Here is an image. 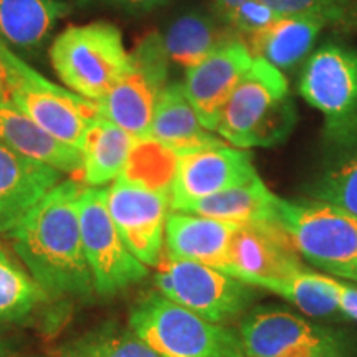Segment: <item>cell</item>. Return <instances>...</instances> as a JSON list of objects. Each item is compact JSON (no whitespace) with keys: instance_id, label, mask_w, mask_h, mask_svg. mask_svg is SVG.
Returning a JSON list of instances; mask_svg holds the SVG:
<instances>
[{"instance_id":"4","label":"cell","mask_w":357,"mask_h":357,"mask_svg":"<svg viewBox=\"0 0 357 357\" xmlns=\"http://www.w3.org/2000/svg\"><path fill=\"white\" fill-rule=\"evenodd\" d=\"M50 60L70 91L100 102L129 66V52L118 26L91 22L63 30L52 43Z\"/></svg>"},{"instance_id":"7","label":"cell","mask_w":357,"mask_h":357,"mask_svg":"<svg viewBox=\"0 0 357 357\" xmlns=\"http://www.w3.org/2000/svg\"><path fill=\"white\" fill-rule=\"evenodd\" d=\"M155 287L164 298L215 324L238 318L258 298L255 287L215 268L189 260H177L164 252Z\"/></svg>"},{"instance_id":"25","label":"cell","mask_w":357,"mask_h":357,"mask_svg":"<svg viewBox=\"0 0 357 357\" xmlns=\"http://www.w3.org/2000/svg\"><path fill=\"white\" fill-rule=\"evenodd\" d=\"M66 13L65 0H0V42L19 50L42 47Z\"/></svg>"},{"instance_id":"18","label":"cell","mask_w":357,"mask_h":357,"mask_svg":"<svg viewBox=\"0 0 357 357\" xmlns=\"http://www.w3.org/2000/svg\"><path fill=\"white\" fill-rule=\"evenodd\" d=\"M58 182L60 171L0 142V234H8Z\"/></svg>"},{"instance_id":"17","label":"cell","mask_w":357,"mask_h":357,"mask_svg":"<svg viewBox=\"0 0 357 357\" xmlns=\"http://www.w3.org/2000/svg\"><path fill=\"white\" fill-rule=\"evenodd\" d=\"M236 227L235 223L172 211L166 222L164 252L177 260L202 263L230 275V242Z\"/></svg>"},{"instance_id":"16","label":"cell","mask_w":357,"mask_h":357,"mask_svg":"<svg viewBox=\"0 0 357 357\" xmlns=\"http://www.w3.org/2000/svg\"><path fill=\"white\" fill-rule=\"evenodd\" d=\"M253 58L248 45L238 38L185 71V95L205 129L217 131L222 108L252 66Z\"/></svg>"},{"instance_id":"30","label":"cell","mask_w":357,"mask_h":357,"mask_svg":"<svg viewBox=\"0 0 357 357\" xmlns=\"http://www.w3.org/2000/svg\"><path fill=\"white\" fill-rule=\"evenodd\" d=\"M280 17L273 8H270L260 0H247L242 6H238L234 12L227 17L225 22L229 24L235 32L240 35H250L260 32Z\"/></svg>"},{"instance_id":"8","label":"cell","mask_w":357,"mask_h":357,"mask_svg":"<svg viewBox=\"0 0 357 357\" xmlns=\"http://www.w3.org/2000/svg\"><path fill=\"white\" fill-rule=\"evenodd\" d=\"M238 333L247 357H356L342 333L275 306L250 310Z\"/></svg>"},{"instance_id":"26","label":"cell","mask_w":357,"mask_h":357,"mask_svg":"<svg viewBox=\"0 0 357 357\" xmlns=\"http://www.w3.org/2000/svg\"><path fill=\"white\" fill-rule=\"evenodd\" d=\"M258 289H268V291L280 294L281 298L293 303L298 310L312 319L333 321V323L347 321L321 273H314L306 268L287 278L263 281L258 284Z\"/></svg>"},{"instance_id":"35","label":"cell","mask_w":357,"mask_h":357,"mask_svg":"<svg viewBox=\"0 0 357 357\" xmlns=\"http://www.w3.org/2000/svg\"><path fill=\"white\" fill-rule=\"evenodd\" d=\"M0 357H10V354H8L6 349H2V347H0Z\"/></svg>"},{"instance_id":"12","label":"cell","mask_w":357,"mask_h":357,"mask_svg":"<svg viewBox=\"0 0 357 357\" xmlns=\"http://www.w3.org/2000/svg\"><path fill=\"white\" fill-rule=\"evenodd\" d=\"M258 174L252 155L227 144L176 158L171 182V211L208 195L247 184Z\"/></svg>"},{"instance_id":"11","label":"cell","mask_w":357,"mask_h":357,"mask_svg":"<svg viewBox=\"0 0 357 357\" xmlns=\"http://www.w3.org/2000/svg\"><path fill=\"white\" fill-rule=\"evenodd\" d=\"M108 208L129 252L146 266H158L166 248L171 189L124 172L108 187Z\"/></svg>"},{"instance_id":"9","label":"cell","mask_w":357,"mask_h":357,"mask_svg":"<svg viewBox=\"0 0 357 357\" xmlns=\"http://www.w3.org/2000/svg\"><path fill=\"white\" fill-rule=\"evenodd\" d=\"M78 208L83 250L95 293L109 298L144 280L149 273L147 266L129 252L111 218L108 187H83Z\"/></svg>"},{"instance_id":"1","label":"cell","mask_w":357,"mask_h":357,"mask_svg":"<svg viewBox=\"0 0 357 357\" xmlns=\"http://www.w3.org/2000/svg\"><path fill=\"white\" fill-rule=\"evenodd\" d=\"M82 189L71 178L58 182L8 231L17 257L48 296L95 293L79 227Z\"/></svg>"},{"instance_id":"3","label":"cell","mask_w":357,"mask_h":357,"mask_svg":"<svg viewBox=\"0 0 357 357\" xmlns=\"http://www.w3.org/2000/svg\"><path fill=\"white\" fill-rule=\"evenodd\" d=\"M129 329L160 357H247L240 333L200 318L160 293L136 303Z\"/></svg>"},{"instance_id":"5","label":"cell","mask_w":357,"mask_h":357,"mask_svg":"<svg viewBox=\"0 0 357 357\" xmlns=\"http://www.w3.org/2000/svg\"><path fill=\"white\" fill-rule=\"evenodd\" d=\"M0 70L10 102L58 141L83 151L88 129L100 116L96 102L48 82L3 42H0Z\"/></svg>"},{"instance_id":"27","label":"cell","mask_w":357,"mask_h":357,"mask_svg":"<svg viewBox=\"0 0 357 357\" xmlns=\"http://www.w3.org/2000/svg\"><path fill=\"white\" fill-rule=\"evenodd\" d=\"M47 300L26 268L0 247V328L22 323Z\"/></svg>"},{"instance_id":"33","label":"cell","mask_w":357,"mask_h":357,"mask_svg":"<svg viewBox=\"0 0 357 357\" xmlns=\"http://www.w3.org/2000/svg\"><path fill=\"white\" fill-rule=\"evenodd\" d=\"M243 2H247V0H212L217 15L222 17L223 20H225L236 7L242 6Z\"/></svg>"},{"instance_id":"15","label":"cell","mask_w":357,"mask_h":357,"mask_svg":"<svg viewBox=\"0 0 357 357\" xmlns=\"http://www.w3.org/2000/svg\"><path fill=\"white\" fill-rule=\"evenodd\" d=\"M300 93L326 121L357 114V50L324 45L306 61Z\"/></svg>"},{"instance_id":"34","label":"cell","mask_w":357,"mask_h":357,"mask_svg":"<svg viewBox=\"0 0 357 357\" xmlns=\"http://www.w3.org/2000/svg\"><path fill=\"white\" fill-rule=\"evenodd\" d=\"M2 102H10V95H8V88L6 79H3L2 70H0V105Z\"/></svg>"},{"instance_id":"32","label":"cell","mask_w":357,"mask_h":357,"mask_svg":"<svg viewBox=\"0 0 357 357\" xmlns=\"http://www.w3.org/2000/svg\"><path fill=\"white\" fill-rule=\"evenodd\" d=\"M102 2L113 3L116 7L128 8V10H149V8L160 7L172 0H102Z\"/></svg>"},{"instance_id":"2","label":"cell","mask_w":357,"mask_h":357,"mask_svg":"<svg viewBox=\"0 0 357 357\" xmlns=\"http://www.w3.org/2000/svg\"><path fill=\"white\" fill-rule=\"evenodd\" d=\"M296 106L283 71L253 58L242 82L222 108L217 131L236 147H271L293 131Z\"/></svg>"},{"instance_id":"13","label":"cell","mask_w":357,"mask_h":357,"mask_svg":"<svg viewBox=\"0 0 357 357\" xmlns=\"http://www.w3.org/2000/svg\"><path fill=\"white\" fill-rule=\"evenodd\" d=\"M305 190L310 200L357 217V114L326 121L318 167Z\"/></svg>"},{"instance_id":"19","label":"cell","mask_w":357,"mask_h":357,"mask_svg":"<svg viewBox=\"0 0 357 357\" xmlns=\"http://www.w3.org/2000/svg\"><path fill=\"white\" fill-rule=\"evenodd\" d=\"M149 139L176 155L223 146L220 137L200 124L182 83H167L155 106Z\"/></svg>"},{"instance_id":"31","label":"cell","mask_w":357,"mask_h":357,"mask_svg":"<svg viewBox=\"0 0 357 357\" xmlns=\"http://www.w3.org/2000/svg\"><path fill=\"white\" fill-rule=\"evenodd\" d=\"M323 281L331 289V293L336 298L339 307L344 312L347 319L357 321V288L351 287V284L342 283L336 278H331V275H321Z\"/></svg>"},{"instance_id":"10","label":"cell","mask_w":357,"mask_h":357,"mask_svg":"<svg viewBox=\"0 0 357 357\" xmlns=\"http://www.w3.org/2000/svg\"><path fill=\"white\" fill-rule=\"evenodd\" d=\"M169 60L159 33L142 38L129 53V66L105 100L96 102L100 116L139 141L149 139L159 96L167 84Z\"/></svg>"},{"instance_id":"20","label":"cell","mask_w":357,"mask_h":357,"mask_svg":"<svg viewBox=\"0 0 357 357\" xmlns=\"http://www.w3.org/2000/svg\"><path fill=\"white\" fill-rule=\"evenodd\" d=\"M0 142L24 158H29L60 172H79L83 153L58 141L13 102L0 105Z\"/></svg>"},{"instance_id":"22","label":"cell","mask_w":357,"mask_h":357,"mask_svg":"<svg viewBox=\"0 0 357 357\" xmlns=\"http://www.w3.org/2000/svg\"><path fill=\"white\" fill-rule=\"evenodd\" d=\"M139 139L109 119L98 116L83 144L82 181L86 187H106L126 172Z\"/></svg>"},{"instance_id":"24","label":"cell","mask_w":357,"mask_h":357,"mask_svg":"<svg viewBox=\"0 0 357 357\" xmlns=\"http://www.w3.org/2000/svg\"><path fill=\"white\" fill-rule=\"evenodd\" d=\"M326 26L312 15H280L260 32L250 35V52L278 70L296 66L311 52L316 38Z\"/></svg>"},{"instance_id":"23","label":"cell","mask_w":357,"mask_h":357,"mask_svg":"<svg viewBox=\"0 0 357 357\" xmlns=\"http://www.w3.org/2000/svg\"><path fill=\"white\" fill-rule=\"evenodd\" d=\"M278 195H275L260 176L253 177L247 184L231 187L218 194L187 204L177 212L213 218V220L247 225L276 220Z\"/></svg>"},{"instance_id":"14","label":"cell","mask_w":357,"mask_h":357,"mask_svg":"<svg viewBox=\"0 0 357 357\" xmlns=\"http://www.w3.org/2000/svg\"><path fill=\"white\" fill-rule=\"evenodd\" d=\"M230 276L258 288L305 270L300 252L278 220L236 227L230 242Z\"/></svg>"},{"instance_id":"29","label":"cell","mask_w":357,"mask_h":357,"mask_svg":"<svg viewBox=\"0 0 357 357\" xmlns=\"http://www.w3.org/2000/svg\"><path fill=\"white\" fill-rule=\"evenodd\" d=\"M280 15H312L326 25L357 26V0H260Z\"/></svg>"},{"instance_id":"28","label":"cell","mask_w":357,"mask_h":357,"mask_svg":"<svg viewBox=\"0 0 357 357\" xmlns=\"http://www.w3.org/2000/svg\"><path fill=\"white\" fill-rule=\"evenodd\" d=\"M56 357H160L131 329L102 324L70 339L55 351Z\"/></svg>"},{"instance_id":"21","label":"cell","mask_w":357,"mask_h":357,"mask_svg":"<svg viewBox=\"0 0 357 357\" xmlns=\"http://www.w3.org/2000/svg\"><path fill=\"white\" fill-rule=\"evenodd\" d=\"M238 38L240 33L222 17L195 10L174 20L160 35V43L169 65H177L187 71L223 45Z\"/></svg>"},{"instance_id":"6","label":"cell","mask_w":357,"mask_h":357,"mask_svg":"<svg viewBox=\"0 0 357 357\" xmlns=\"http://www.w3.org/2000/svg\"><path fill=\"white\" fill-rule=\"evenodd\" d=\"M276 220L305 260L326 273L357 281V217L318 200L280 199Z\"/></svg>"}]
</instances>
